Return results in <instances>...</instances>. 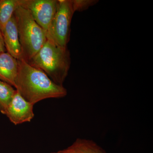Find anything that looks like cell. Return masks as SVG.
Masks as SVG:
<instances>
[{"label":"cell","mask_w":153,"mask_h":153,"mask_svg":"<svg viewBox=\"0 0 153 153\" xmlns=\"http://www.w3.org/2000/svg\"><path fill=\"white\" fill-rule=\"evenodd\" d=\"M19 70L18 60L8 52L0 54V79L14 87Z\"/></svg>","instance_id":"obj_8"},{"label":"cell","mask_w":153,"mask_h":153,"mask_svg":"<svg viewBox=\"0 0 153 153\" xmlns=\"http://www.w3.org/2000/svg\"><path fill=\"white\" fill-rule=\"evenodd\" d=\"M16 91L13 86L0 79V112L2 114H6Z\"/></svg>","instance_id":"obj_11"},{"label":"cell","mask_w":153,"mask_h":153,"mask_svg":"<svg viewBox=\"0 0 153 153\" xmlns=\"http://www.w3.org/2000/svg\"><path fill=\"white\" fill-rule=\"evenodd\" d=\"M57 153H107L91 140L78 138L71 146Z\"/></svg>","instance_id":"obj_9"},{"label":"cell","mask_w":153,"mask_h":153,"mask_svg":"<svg viewBox=\"0 0 153 153\" xmlns=\"http://www.w3.org/2000/svg\"><path fill=\"white\" fill-rule=\"evenodd\" d=\"M14 16L16 22L23 59L29 62L45 44L47 36L26 9L19 6Z\"/></svg>","instance_id":"obj_3"},{"label":"cell","mask_w":153,"mask_h":153,"mask_svg":"<svg viewBox=\"0 0 153 153\" xmlns=\"http://www.w3.org/2000/svg\"><path fill=\"white\" fill-rule=\"evenodd\" d=\"M75 13L72 0H58L57 10L47 39L62 47H67L70 40L71 19Z\"/></svg>","instance_id":"obj_4"},{"label":"cell","mask_w":153,"mask_h":153,"mask_svg":"<svg viewBox=\"0 0 153 153\" xmlns=\"http://www.w3.org/2000/svg\"><path fill=\"white\" fill-rule=\"evenodd\" d=\"M19 70L14 87L25 100L33 105L48 98H62L67 90L24 59L18 60Z\"/></svg>","instance_id":"obj_1"},{"label":"cell","mask_w":153,"mask_h":153,"mask_svg":"<svg viewBox=\"0 0 153 153\" xmlns=\"http://www.w3.org/2000/svg\"><path fill=\"white\" fill-rule=\"evenodd\" d=\"M98 1L96 0H72L73 7L75 12L85 10L91 6L94 5Z\"/></svg>","instance_id":"obj_12"},{"label":"cell","mask_w":153,"mask_h":153,"mask_svg":"<svg viewBox=\"0 0 153 153\" xmlns=\"http://www.w3.org/2000/svg\"><path fill=\"white\" fill-rule=\"evenodd\" d=\"M34 105L25 100L16 90L5 115L15 125L29 122L35 115L33 111Z\"/></svg>","instance_id":"obj_6"},{"label":"cell","mask_w":153,"mask_h":153,"mask_svg":"<svg viewBox=\"0 0 153 153\" xmlns=\"http://www.w3.org/2000/svg\"><path fill=\"white\" fill-rule=\"evenodd\" d=\"M6 48L1 31L0 30V54L5 52Z\"/></svg>","instance_id":"obj_13"},{"label":"cell","mask_w":153,"mask_h":153,"mask_svg":"<svg viewBox=\"0 0 153 153\" xmlns=\"http://www.w3.org/2000/svg\"><path fill=\"white\" fill-rule=\"evenodd\" d=\"M19 6L30 12L47 37L57 10L58 0H19Z\"/></svg>","instance_id":"obj_5"},{"label":"cell","mask_w":153,"mask_h":153,"mask_svg":"<svg viewBox=\"0 0 153 153\" xmlns=\"http://www.w3.org/2000/svg\"><path fill=\"white\" fill-rule=\"evenodd\" d=\"M6 49L8 53L18 60L23 59L22 46L14 16L7 22L1 32Z\"/></svg>","instance_id":"obj_7"},{"label":"cell","mask_w":153,"mask_h":153,"mask_svg":"<svg viewBox=\"0 0 153 153\" xmlns=\"http://www.w3.org/2000/svg\"><path fill=\"white\" fill-rule=\"evenodd\" d=\"M19 6V0H0V30L1 32Z\"/></svg>","instance_id":"obj_10"},{"label":"cell","mask_w":153,"mask_h":153,"mask_svg":"<svg viewBox=\"0 0 153 153\" xmlns=\"http://www.w3.org/2000/svg\"><path fill=\"white\" fill-rule=\"evenodd\" d=\"M28 63L44 71L56 84L63 86L71 65L70 53L67 47L58 46L47 39Z\"/></svg>","instance_id":"obj_2"},{"label":"cell","mask_w":153,"mask_h":153,"mask_svg":"<svg viewBox=\"0 0 153 153\" xmlns=\"http://www.w3.org/2000/svg\"><path fill=\"white\" fill-rule=\"evenodd\" d=\"M57 153V152H55V153Z\"/></svg>","instance_id":"obj_14"}]
</instances>
